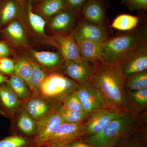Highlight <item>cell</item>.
Returning <instances> with one entry per match:
<instances>
[{
	"mask_svg": "<svg viewBox=\"0 0 147 147\" xmlns=\"http://www.w3.org/2000/svg\"><path fill=\"white\" fill-rule=\"evenodd\" d=\"M8 84L19 99L25 100L30 97V93L27 87L26 83L16 74L11 76Z\"/></svg>",
	"mask_w": 147,
	"mask_h": 147,
	"instance_id": "23",
	"label": "cell"
},
{
	"mask_svg": "<svg viewBox=\"0 0 147 147\" xmlns=\"http://www.w3.org/2000/svg\"><path fill=\"white\" fill-rule=\"evenodd\" d=\"M33 66L31 61L23 58L15 64L14 72L26 83L30 89V79L32 73Z\"/></svg>",
	"mask_w": 147,
	"mask_h": 147,
	"instance_id": "24",
	"label": "cell"
},
{
	"mask_svg": "<svg viewBox=\"0 0 147 147\" xmlns=\"http://www.w3.org/2000/svg\"><path fill=\"white\" fill-rule=\"evenodd\" d=\"M17 125L19 129L27 135H35L36 122L26 112H22L18 117Z\"/></svg>",
	"mask_w": 147,
	"mask_h": 147,
	"instance_id": "26",
	"label": "cell"
},
{
	"mask_svg": "<svg viewBox=\"0 0 147 147\" xmlns=\"http://www.w3.org/2000/svg\"><path fill=\"white\" fill-rule=\"evenodd\" d=\"M66 8L65 0H42L38 6L44 16L51 17Z\"/></svg>",
	"mask_w": 147,
	"mask_h": 147,
	"instance_id": "21",
	"label": "cell"
},
{
	"mask_svg": "<svg viewBox=\"0 0 147 147\" xmlns=\"http://www.w3.org/2000/svg\"><path fill=\"white\" fill-rule=\"evenodd\" d=\"M10 53V50L5 42L0 41V58L6 57Z\"/></svg>",
	"mask_w": 147,
	"mask_h": 147,
	"instance_id": "36",
	"label": "cell"
},
{
	"mask_svg": "<svg viewBox=\"0 0 147 147\" xmlns=\"http://www.w3.org/2000/svg\"><path fill=\"white\" fill-rule=\"evenodd\" d=\"M28 142L20 136H10L0 141V147H28Z\"/></svg>",
	"mask_w": 147,
	"mask_h": 147,
	"instance_id": "31",
	"label": "cell"
},
{
	"mask_svg": "<svg viewBox=\"0 0 147 147\" xmlns=\"http://www.w3.org/2000/svg\"><path fill=\"white\" fill-rule=\"evenodd\" d=\"M50 111V106L45 100L36 97L31 99L27 103L25 112L32 118L37 120Z\"/></svg>",
	"mask_w": 147,
	"mask_h": 147,
	"instance_id": "16",
	"label": "cell"
},
{
	"mask_svg": "<svg viewBox=\"0 0 147 147\" xmlns=\"http://www.w3.org/2000/svg\"><path fill=\"white\" fill-rule=\"evenodd\" d=\"M79 47L80 56L83 60L93 62L102 61V53L104 42H97L79 40H76Z\"/></svg>",
	"mask_w": 147,
	"mask_h": 147,
	"instance_id": "14",
	"label": "cell"
},
{
	"mask_svg": "<svg viewBox=\"0 0 147 147\" xmlns=\"http://www.w3.org/2000/svg\"><path fill=\"white\" fill-rule=\"evenodd\" d=\"M125 77L147 70V43L120 64Z\"/></svg>",
	"mask_w": 147,
	"mask_h": 147,
	"instance_id": "12",
	"label": "cell"
},
{
	"mask_svg": "<svg viewBox=\"0 0 147 147\" xmlns=\"http://www.w3.org/2000/svg\"><path fill=\"white\" fill-rule=\"evenodd\" d=\"M125 84L131 91L147 88V70L126 76Z\"/></svg>",
	"mask_w": 147,
	"mask_h": 147,
	"instance_id": "22",
	"label": "cell"
},
{
	"mask_svg": "<svg viewBox=\"0 0 147 147\" xmlns=\"http://www.w3.org/2000/svg\"><path fill=\"white\" fill-rule=\"evenodd\" d=\"M82 13L65 8L52 16L50 27L57 35H67L74 29Z\"/></svg>",
	"mask_w": 147,
	"mask_h": 147,
	"instance_id": "9",
	"label": "cell"
},
{
	"mask_svg": "<svg viewBox=\"0 0 147 147\" xmlns=\"http://www.w3.org/2000/svg\"><path fill=\"white\" fill-rule=\"evenodd\" d=\"M16 1H21V0H16Z\"/></svg>",
	"mask_w": 147,
	"mask_h": 147,
	"instance_id": "41",
	"label": "cell"
},
{
	"mask_svg": "<svg viewBox=\"0 0 147 147\" xmlns=\"http://www.w3.org/2000/svg\"><path fill=\"white\" fill-rule=\"evenodd\" d=\"M0 98L4 105L10 110L16 108L20 101L10 87L5 85L0 86Z\"/></svg>",
	"mask_w": 147,
	"mask_h": 147,
	"instance_id": "25",
	"label": "cell"
},
{
	"mask_svg": "<svg viewBox=\"0 0 147 147\" xmlns=\"http://www.w3.org/2000/svg\"><path fill=\"white\" fill-rule=\"evenodd\" d=\"M79 84L59 74L46 76L40 90L44 96L50 98H63L75 92Z\"/></svg>",
	"mask_w": 147,
	"mask_h": 147,
	"instance_id": "4",
	"label": "cell"
},
{
	"mask_svg": "<svg viewBox=\"0 0 147 147\" xmlns=\"http://www.w3.org/2000/svg\"><path fill=\"white\" fill-rule=\"evenodd\" d=\"M67 147L66 146H58V147Z\"/></svg>",
	"mask_w": 147,
	"mask_h": 147,
	"instance_id": "39",
	"label": "cell"
},
{
	"mask_svg": "<svg viewBox=\"0 0 147 147\" xmlns=\"http://www.w3.org/2000/svg\"><path fill=\"white\" fill-rule=\"evenodd\" d=\"M70 34L75 40H84L97 42H104L109 37L108 27L88 22L82 14Z\"/></svg>",
	"mask_w": 147,
	"mask_h": 147,
	"instance_id": "7",
	"label": "cell"
},
{
	"mask_svg": "<svg viewBox=\"0 0 147 147\" xmlns=\"http://www.w3.org/2000/svg\"><path fill=\"white\" fill-rule=\"evenodd\" d=\"M66 8L71 10L80 11L82 7L88 0H65Z\"/></svg>",
	"mask_w": 147,
	"mask_h": 147,
	"instance_id": "35",
	"label": "cell"
},
{
	"mask_svg": "<svg viewBox=\"0 0 147 147\" xmlns=\"http://www.w3.org/2000/svg\"><path fill=\"white\" fill-rule=\"evenodd\" d=\"M109 3L107 0H88L81 9L82 17L96 25L106 26V10Z\"/></svg>",
	"mask_w": 147,
	"mask_h": 147,
	"instance_id": "10",
	"label": "cell"
},
{
	"mask_svg": "<svg viewBox=\"0 0 147 147\" xmlns=\"http://www.w3.org/2000/svg\"><path fill=\"white\" fill-rule=\"evenodd\" d=\"M33 56L39 63L48 67L58 66L61 62L62 58L58 53L33 50Z\"/></svg>",
	"mask_w": 147,
	"mask_h": 147,
	"instance_id": "20",
	"label": "cell"
},
{
	"mask_svg": "<svg viewBox=\"0 0 147 147\" xmlns=\"http://www.w3.org/2000/svg\"><path fill=\"white\" fill-rule=\"evenodd\" d=\"M64 123L59 110H50L45 115L36 122V131L34 143L36 147H39L54 133L58 127Z\"/></svg>",
	"mask_w": 147,
	"mask_h": 147,
	"instance_id": "8",
	"label": "cell"
},
{
	"mask_svg": "<svg viewBox=\"0 0 147 147\" xmlns=\"http://www.w3.org/2000/svg\"><path fill=\"white\" fill-rule=\"evenodd\" d=\"M140 16L128 14L119 15L113 20L110 27L121 32L133 30L138 26Z\"/></svg>",
	"mask_w": 147,
	"mask_h": 147,
	"instance_id": "17",
	"label": "cell"
},
{
	"mask_svg": "<svg viewBox=\"0 0 147 147\" xmlns=\"http://www.w3.org/2000/svg\"><path fill=\"white\" fill-rule=\"evenodd\" d=\"M127 113V112H117L105 109L94 110L89 113L82 125L84 138L99 133L111 121Z\"/></svg>",
	"mask_w": 147,
	"mask_h": 147,
	"instance_id": "5",
	"label": "cell"
},
{
	"mask_svg": "<svg viewBox=\"0 0 147 147\" xmlns=\"http://www.w3.org/2000/svg\"><path fill=\"white\" fill-rule=\"evenodd\" d=\"M65 146L67 147H94L84 142H79V140L66 145Z\"/></svg>",
	"mask_w": 147,
	"mask_h": 147,
	"instance_id": "37",
	"label": "cell"
},
{
	"mask_svg": "<svg viewBox=\"0 0 147 147\" xmlns=\"http://www.w3.org/2000/svg\"><path fill=\"white\" fill-rule=\"evenodd\" d=\"M83 122L62 123L39 147L61 146L84 138L82 130Z\"/></svg>",
	"mask_w": 147,
	"mask_h": 147,
	"instance_id": "6",
	"label": "cell"
},
{
	"mask_svg": "<svg viewBox=\"0 0 147 147\" xmlns=\"http://www.w3.org/2000/svg\"><path fill=\"white\" fill-rule=\"evenodd\" d=\"M75 93L86 113L103 109L97 92L88 82L79 84Z\"/></svg>",
	"mask_w": 147,
	"mask_h": 147,
	"instance_id": "11",
	"label": "cell"
},
{
	"mask_svg": "<svg viewBox=\"0 0 147 147\" xmlns=\"http://www.w3.org/2000/svg\"><path fill=\"white\" fill-rule=\"evenodd\" d=\"M131 95L135 102L139 105H146L147 88L134 91L131 93Z\"/></svg>",
	"mask_w": 147,
	"mask_h": 147,
	"instance_id": "34",
	"label": "cell"
},
{
	"mask_svg": "<svg viewBox=\"0 0 147 147\" xmlns=\"http://www.w3.org/2000/svg\"><path fill=\"white\" fill-rule=\"evenodd\" d=\"M59 113L64 123H77L83 122L86 119L88 113L85 112L72 111L61 107Z\"/></svg>",
	"mask_w": 147,
	"mask_h": 147,
	"instance_id": "27",
	"label": "cell"
},
{
	"mask_svg": "<svg viewBox=\"0 0 147 147\" xmlns=\"http://www.w3.org/2000/svg\"><path fill=\"white\" fill-rule=\"evenodd\" d=\"M4 33L15 45H22L25 42V30L24 27L19 21H12L6 27Z\"/></svg>",
	"mask_w": 147,
	"mask_h": 147,
	"instance_id": "18",
	"label": "cell"
},
{
	"mask_svg": "<svg viewBox=\"0 0 147 147\" xmlns=\"http://www.w3.org/2000/svg\"><path fill=\"white\" fill-rule=\"evenodd\" d=\"M131 147H138L137 146H132Z\"/></svg>",
	"mask_w": 147,
	"mask_h": 147,
	"instance_id": "40",
	"label": "cell"
},
{
	"mask_svg": "<svg viewBox=\"0 0 147 147\" xmlns=\"http://www.w3.org/2000/svg\"><path fill=\"white\" fill-rule=\"evenodd\" d=\"M134 125L128 113L111 121L99 133L85 138L83 142L94 147H113Z\"/></svg>",
	"mask_w": 147,
	"mask_h": 147,
	"instance_id": "3",
	"label": "cell"
},
{
	"mask_svg": "<svg viewBox=\"0 0 147 147\" xmlns=\"http://www.w3.org/2000/svg\"><path fill=\"white\" fill-rule=\"evenodd\" d=\"M55 39L64 60L73 61L80 63L84 61L80 56L76 40L71 35H57Z\"/></svg>",
	"mask_w": 147,
	"mask_h": 147,
	"instance_id": "13",
	"label": "cell"
},
{
	"mask_svg": "<svg viewBox=\"0 0 147 147\" xmlns=\"http://www.w3.org/2000/svg\"><path fill=\"white\" fill-rule=\"evenodd\" d=\"M31 62L33 71L30 79V89L32 91H37L40 88L47 76L38 65L33 62Z\"/></svg>",
	"mask_w": 147,
	"mask_h": 147,
	"instance_id": "28",
	"label": "cell"
},
{
	"mask_svg": "<svg viewBox=\"0 0 147 147\" xmlns=\"http://www.w3.org/2000/svg\"><path fill=\"white\" fill-rule=\"evenodd\" d=\"M28 9L29 21L32 28L38 33L44 34L45 25V20L41 16L34 13L32 8L31 0L29 1Z\"/></svg>",
	"mask_w": 147,
	"mask_h": 147,
	"instance_id": "29",
	"label": "cell"
},
{
	"mask_svg": "<svg viewBox=\"0 0 147 147\" xmlns=\"http://www.w3.org/2000/svg\"><path fill=\"white\" fill-rule=\"evenodd\" d=\"M129 10L147 11V0H121Z\"/></svg>",
	"mask_w": 147,
	"mask_h": 147,
	"instance_id": "32",
	"label": "cell"
},
{
	"mask_svg": "<svg viewBox=\"0 0 147 147\" xmlns=\"http://www.w3.org/2000/svg\"><path fill=\"white\" fill-rule=\"evenodd\" d=\"M146 26L117 33L104 42L102 61L107 63L120 64L129 55L147 43Z\"/></svg>",
	"mask_w": 147,
	"mask_h": 147,
	"instance_id": "2",
	"label": "cell"
},
{
	"mask_svg": "<svg viewBox=\"0 0 147 147\" xmlns=\"http://www.w3.org/2000/svg\"><path fill=\"white\" fill-rule=\"evenodd\" d=\"M15 64L13 61L6 57L0 58V71L5 74L14 72Z\"/></svg>",
	"mask_w": 147,
	"mask_h": 147,
	"instance_id": "33",
	"label": "cell"
},
{
	"mask_svg": "<svg viewBox=\"0 0 147 147\" xmlns=\"http://www.w3.org/2000/svg\"><path fill=\"white\" fill-rule=\"evenodd\" d=\"M62 107L70 111L85 112L75 92L64 98Z\"/></svg>",
	"mask_w": 147,
	"mask_h": 147,
	"instance_id": "30",
	"label": "cell"
},
{
	"mask_svg": "<svg viewBox=\"0 0 147 147\" xmlns=\"http://www.w3.org/2000/svg\"><path fill=\"white\" fill-rule=\"evenodd\" d=\"M16 0H5L0 8V24L5 25L12 21L18 12V6Z\"/></svg>",
	"mask_w": 147,
	"mask_h": 147,
	"instance_id": "19",
	"label": "cell"
},
{
	"mask_svg": "<svg viewBox=\"0 0 147 147\" xmlns=\"http://www.w3.org/2000/svg\"><path fill=\"white\" fill-rule=\"evenodd\" d=\"M5 79L6 78L5 76L0 74V84H2L3 82H4Z\"/></svg>",
	"mask_w": 147,
	"mask_h": 147,
	"instance_id": "38",
	"label": "cell"
},
{
	"mask_svg": "<svg viewBox=\"0 0 147 147\" xmlns=\"http://www.w3.org/2000/svg\"><path fill=\"white\" fill-rule=\"evenodd\" d=\"M64 72L71 79L81 84L88 82L90 62L84 60L82 63L64 60Z\"/></svg>",
	"mask_w": 147,
	"mask_h": 147,
	"instance_id": "15",
	"label": "cell"
},
{
	"mask_svg": "<svg viewBox=\"0 0 147 147\" xmlns=\"http://www.w3.org/2000/svg\"><path fill=\"white\" fill-rule=\"evenodd\" d=\"M88 82L97 92L103 109L128 112L125 77L120 64L90 62Z\"/></svg>",
	"mask_w": 147,
	"mask_h": 147,
	"instance_id": "1",
	"label": "cell"
}]
</instances>
